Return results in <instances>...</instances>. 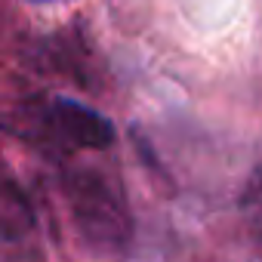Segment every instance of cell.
<instances>
[{
	"label": "cell",
	"mask_w": 262,
	"mask_h": 262,
	"mask_svg": "<svg viewBox=\"0 0 262 262\" xmlns=\"http://www.w3.org/2000/svg\"><path fill=\"white\" fill-rule=\"evenodd\" d=\"M65 194L68 207L74 216V225L80 237L96 250V253H123L133 241V222L120 201V194L111 191V185L93 173V170H77L65 179Z\"/></svg>",
	"instance_id": "6da1fadb"
},
{
	"label": "cell",
	"mask_w": 262,
	"mask_h": 262,
	"mask_svg": "<svg viewBox=\"0 0 262 262\" xmlns=\"http://www.w3.org/2000/svg\"><path fill=\"white\" fill-rule=\"evenodd\" d=\"M53 123L77 148L102 151V148H111V142H114V123L105 114H99L96 108L74 102V99H56L53 102Z\"/></svg>",
	"instance_id": "7a4b0ae2"
},
{
	"label": "cell",
	"mask_w": 262,
	"mask_h": 262,
	"mask_svg": "<svg viewBox=\"0 0 262 262\" xmlns=\"http://www.w3.org/2000/svg\"><path fill=\"white\" fill-rule=\"evenodd\" d=\"M31 231H34V210L19 182L0 164V241H22Z\"/></svg>",
	"instance_id": "3957f363"
},
{
	"label": "cell",
	"mask_w": 262,
	"mask_h": 262,
	"mask_svg": "<svg viewBox=\"0 0 262 262\" xmlns=\"http://www.w3.org/2000/svg\"><path fill=\"white\" fill-rule=\"evenodd\" d=\"M256 241H259V247H262V213H259V219H256Z\"/></svg>",
	"instance_id": "277c9868"
}]
</instances>
